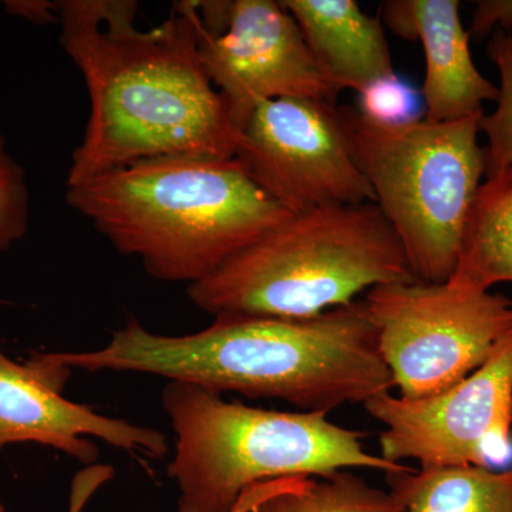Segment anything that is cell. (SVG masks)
I'll return each mask as SVG.
<instances>
[{
	"label": "cell",
	"instance_id": "obj_23",
	"mask_svg": "<svg viewBox=\"0 0 512 512\" xmlns=\"http://www.w3.org/2000/svg\"><path fill=\"white\" fill-rule=\"evenodd\" d=\"M0 512H8V510H6L5 505H3L2 503H0Z\"/></svg>",
	"mask_w": 512,
	"mask_h": 512
},
{
	"label": "cell",
	"instance_id": "obj_17",
	"mask_svg": "<svg viewBox=\"0 0 512 512\" xmlns=\"http://www.w3.org/2000/svg\"><path fill=\"white\" fill-rule=\"evenodd\" d=\"M487 53L500 73L501 87L497 109L480 120V131L488 140L485 177L512 167V33L495 29Z\"/></svg>",
	"mask_w": 512,
	"mask_h": 512
},
{
	"label": "cell",
	"instance_id": "obj_8",
	"mask_svg": "<svg viewBox=\"0 0 512 512\" xmlns=\"http://www.w3.org/2000/svg\"><path fill=\"white\" fill-rule=\"evenodd\" d=\"M198 47L239 133L261 101L336 104L342 90L323 73L295 18L275 0L195 2Z\"/></svg>",
	"mask_w": 512,
	"mask_h": 512
},
{
	"label": "cell",
	"instance_id": "obj_12",
	"mask_svg": "<svg viewBox=\"0 0 512 512\" xmlns=\"http://www.w3.org/2000/svg\"><path fill=\"white\" fill-rule=\"evenodd\" d=\"M384 20L396 35L419 39L426 56L423 96L426 120L447 123L484 116V101L500 90L478 72L457 0H394L383 5Z\"/></svg>",
	"mask_w": 512,
	"mask_h": 512
},
{
	"label": "cell",
	"instance_id": "obj_18",
	"mask_svg": "<svg viewBox=\"0 0 512 512\" xmlns=\"http://www.w3.org/2000/svg\"><path fill=\"white\" fill-rule=\"evenodd\" d=\"M359 96L357 111L379 126H406L426 119L423 96L399 74L370 83L360 90Z\"/></svg>",
	"mask_w": 512,
	"mask_h": 512
},
{
	"label": "cell",
	"instance_id": "obj_21",
	"mask_svg": "<svg viewBox=\"0 0 512 512\" xmlns=\"http://www.w3.org/2000/svg\"><path fill=\"white\" fill-rule=\"evenodd\" d=\"M111 474L113 473H111L109 467L96 466V464L87 468L83 473H80V476H77L73 483L69 512H82L84 505L90 500L94 491H96L101 484L110 480Z\"/></svg>",
	"mask_w": 512,
	"mask_h": 512
},
{
	"label": "cell",
	"instance_id": "obj_16",
	"mask_svg": "<svg viewBox=\"0 0 512 512\" xmlns=\"http://www.w3.org/2000/svg\"><path fill=\"white\" fill-rule=\"evenodd\" d=\"M252 512H404L390 491L377 488L353 470L309 478L266 498Z\"/></svg>",
	"mask_w": 512,
	"mask_h": 512
},
{
	"label": "cell",
	"instance_id": "obj_15",
	"mask_svg": "<svg viewBox=\"0 0 512 512\" xmlns=\"http://www.w3.org/2000/svg\"><path fill=\"white\" fill-rule=\"evenodd\" d=\"M384 476L404 512H512V467H407Z\"/></svg>",
	"mask_w": 512,
	"mask_h": 512
},
{
	"label": "cell",
	"instance_id": "obj_6",
	"mask_svg": "<svg viewBox=\"0 0 512 512\" xmlns=\"http://www.w3.org/2000/svg\"><path fill=\"white\" fill-rule=\"evenodd\" d=\"M353 160L375 192L417 281L446 284L485 175L483 116L386 127L338 106Z\"/></svg>",
	"mask_w": 512,
	"mask_h": 512
},
{
	"label": "cell",
	"instance_id": "obj_13",
	"mask_svg": "<svg viewBox=\"0 0 512 512\" xmlns=\"http://www.w3.org/2000/svg\"><path fill=\"white\" fill-rule=\"evenodd\" d=\"M323 73L340 90L359 93L396 73L382 20L356 0H282Z\"/></svg>",
	"mask_w": 512,
	"mask_h": 512
},
{
	"label": "cell",
	"instance_id": "obj_20",
	"mask_svg": "<svg viewBox=\"0 0 512 512\" xmlns=\"http://www.w3.org/2000/svg\"><path fill=\"white\" fill-rule=\"evenodd\" d=\"M495 29H512V0H481L477 2L470 35L483 37Z\"/></svg>",
	"mask_w": 512,
	"mask_h": 512
},
{
	"label": "cell",
	"instance_id": "obj_14",
	"mask_svg": "<svg viewBox=\"0 0 512 512\" xmlns=\"http://www.w3.org/2000/svg\"><path fill=\"white\" fill-rule=\"evenodd\" d=\"M448 282L477 291L512 282V167L487 175L478 188Z\"/></svg>",
	"mask_w": 512,
	"mask_h": 512
},
{
	"label": "cell",
	"instance_id": "obj_11",
	"mask_svg": "<svg viewBox=\"0 0 512 512\" xmlns=\"http://www.w3.org/2000/svg\"><path fill=\"white\" fill-rule=\"evenodd\" d=\"M72 372L52 352H33L19 363L0 349V450L36 443L93 466L100 456L99 447L89 440L94 437L153 460L167 454V437L161 431L111 419L64 399Z\"/></svg>",
	"mask_w": 512,
	"mask_h": 512
},
{
	"label": "cell",
	"instance_id": "obj_19",
	"mask_svg": "<svg viewBox=\"0 0 512 512\" xmlns=\"http://www.w3.org/2000/svg\"><path fill=\"white\" fill-rule=\"evenodd\" d=\"M29 221V195L25 174L10 156L0 134V251L26 234Z\"/></svg>",
	"mask_w": 512,
	"mask_h": 512
},
{
	"label": "cell",
	"instance_id": "obj_22",
	"mask_svg": "<svg viewBox=\"0 0 512 512\" xmlns=\"http://www.w3.org/2000/svg\"><path fill=\"white\" fill-rule=\"evenodd\" d=\"M19 6H12L13 9H18V12L23 13L26 18L32 20H39V22H47L55 18L52 10L57 8V5H50L46 2L37 3H18Z\"/></svg>",
	"mask_w": 512,
	"mask_h": 512
},
{
	"label": "cell",
	"instance_id": "obj_1",
	"mask_svg": "<svg viewBox=\"0 0 512 512\" xmlns=\"http://www.w3.org/2000/svg\"><path fill=\"white\" fill-rule=\"evenodd\" d=\"M57 10L90 100L67 185L156 158L235 157L241 133L202 63L195 2L175 3L147 30L134 0H67Z\"/></svg>",
	"mask_w": 512,
	"mask_h": 512
},
{
	"label": "cell",
	"instance_id": "obj_7",
	"mask_svg": "<svg viewBox=\"0 0 512 512\" xmlns=\"http://www.w3.org/2000/svg\"><path fill=\"white\" fill-rule=\"evenodd\" d=\"M363 302L403 399L460 383L512 338V301L500 293L414 279L376 286Z\"/></svg>",
	"mask_w": 512,
	"mask_h": 512
},
{
	"label": "cell",
	"instance_id": "obj_9",
	"mask_svg": "<svg viewBox=\"0 0 512 512\" xmlns=\"http://www.w3.org/2000/svg\"><path fill=\"white\" fill-rule=\"evenodd\" d=\"M384 427L380 450L394 464L490 467L511 454L512 338L460 383L424 399L379 394L363 403Z\"/></svg>",
	"mask_w": 512,
	"mask_h": 512
},
{
	"label": "cell",
	"instance_id": "obj_5",
	"mask_svg": "<svg viewBox=\"0 0 512 512\" xmlns=\"http://www.w3.org/2000/svg\"><path fill=\"white\" fill-rule=\"evenodd\" d=\"M161 404L175 434L168 477L178 512H232L269 481L325 477L342 470H406L363 447V433L319 412H279L183 382H168Z\"/></svg>",
	"mask_w": 512,
	"mask_h": 512
},
{
	"label": "cell",
	"instance_id": "obj_10",
	"mask_svg": "<svg viewBox=\"0 0 512 512\" xmlns=\"http://www.w3.org/2000/svg\"><path fill=\"white\" fill-rule=\"evenodd\" d=\"M235 158L291 214L376 204L350 153L338 104L296 97L261 101L242 127Z\"/></svg>",
	"mask_w": 512,
	"mask_h": 512
},
{
	"label": "cell",
	"instance_id": "obj_4",
	"mask_svg": "<svg viewBox=\"0 0 512 512\" xmlns=\"http://www.w3.org/2000/svg\"><path fill=\"white\" fill-rule=\"evenodd\" d=\"M414 279L392 225L363 202L292 214L187 292L214 318L308 319Z\"/></svg>",
	"mask_w": 512,
	"mask_h": 512
},
{
	"label": "cell",
	"instance_id": "obj_2",
	"mask_svg": "<svg viewBox=\"0 0 512 512\" xmlns=\"http://www.w3.org/2000/svg\"><path fill=\"white\" fill-rule=\"evenodd\" d=\"M53 356L70 370L146 373L302 412L329 414L394 387L363 301L308 319L218 316L184 336L158 335L130 319L104 348Z\"/></svg>",
	"mask_w": 512,
	"mask_h": 512
},
{
	"label": "cell",
	"instance_id": "obj_3",
	"mask_svg": "<svg viewBox=\"0 0 512 512\" xmlns=\"http://www.w3.org/2000/svg\"><path fill=\"white\" fill-rule=\"evenodd\" d=\"M66 200L148 275L187 286L292 215L235 157L141 161L67 185Z\"/></svg>",
	"mask_w": 512,
	"mask_h": 512
}]
</instances>
